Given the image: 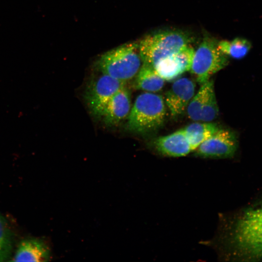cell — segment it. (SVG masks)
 I'll return each mask as SVG.
<instances>
[{
  "label": "cell",
  "instance_id": "1",
  "mask_svg": "<svg viewBox=\"0 0 262 262\" xmlns=\"http://www.w3.org/2000/svg\"><path fill=\"white\" fill-rule=\"evenodd\" d=\"M221 238L225 258L256 262L262 259V193L226 219Z\"/></svg>",
  "mask_w": 262,
  "mask_h": 262
},
{
  "label": "cell",
  "instance_id": "3",
  "mask_svg": "<svg viewBox=\"0 0 262 262\" xmlns=\"http://www.w3.org/2000/svg\"><path fill=\"white\" fill-rule=\"evenodd\" d=\"M193 41L190 33L180 29L164 30L148 34L139 43L142 64L153 67L160 60Z\"/></svg>",
  "mask_w": 262,
  "mask_h": 262
},
{
  "label": "cell",
  "instance_id": "14",
  "mask_svg": "<svg viewBox=\"0 0 262 262\" xmlns=\"http://www.w3.org/2000/svg\"><path fill=\"white\" fill-rule=\"evenodd\" d=\"M164 83V80L153 67L142 64L136 75L135 84L137 89L147 92L154 93L161 90Z\"/></svg>",
  "mask_w": 262,
  "mask_h": 262
},
{
  "label": "cell",
  "instance_id": "5",
  "mask_svg": "<svg viewBox=\"0 0 262 262\" xmlns=\"http://www.w3.org/2000/svg\"><path fill=\"white\" fill-rule=\"evenodd\" d=\"M218 42L215 38L205 35L195 50L190 71L201 84L229 63L228 56L220 50Z\"/></svg>",
  "mask_w": 262,
  "mask_h": 262
},
{
  "label": "cell",
  "instance_id": "2",
  "mask_svg": "<svg viewBox=\"0 0 262 262\" xmlns=\"http://www.w3.org/2000/svg\"><path fill=\"white\" fill-rule=\"evenodd\" d=\"M165 116V104L162 97L146 92L135 100L128 116L127 128L138 134L153 132L163 125Z\"/></svg>",
  "mask_w": 262,
  "mask_h": 262
},
{
  "label": "cell",
  "instance_id": "8",
  "mask_svg": "<svg viewBox=\"0 0 262 262\" xmlns=\"http://www.w3.org/2000/svg\"><path fill=\"white\" fill-rule=\"evenodd\" d=\"M195 50L191 44L157 62L153 67L164 80L170 81L183 73L190 71Z\"/></svg>",
  "mask_w": 262,
  "mask_h": 262
},
{
  "label": "cell",
  "instance_id": "16",
  "mask_svg": "<svg viewBox=\"0 0 262 262\" xmlns=\"http://www.w3.org/2000/svg\"><path fill=\"white\" fill-rule=\"evenodd\" d=\"M218 46L220 50L227 56L241 59L248 54L251 48V44L245 38L236 37L232 41H218Z\"/></svg>",
  "mask_w": 262,
  "mask_h": 262
},
{
  "label": "cell",
  "instance_id": "10",
  "mask_svg": "<svg viewBox=\"0 0 262 262\" xmlns=\"http://www.w3.org/2000/svg\"><path fill=\"white\" fill-rule=\"evenodd\" d=\"M131 109L130 94L125 86L110 99L101 117L107 125H116L128 117Z\"/></svg>",
  "mask_w": 262,
  "mask_h": 262
},
{
  "label": "cell",
  "instance_id": "12",
  "mask_svg": "<svg viewBox=\"0 0 262 262\" xmlns=\"http://www.w3.org/2000/svg\"><path fill=\"white\" fill-rule=\"evenodd\" d=\"M49 248L43 240L37 238H28L19 243L13 261L45 262L49 261Z\"/></svg>",
  "mask_w": 262,
  "mask_h": 262
},
{
  "label": "cell",
  "instance_id": "11",
  "mask_svg": "<svg viewBox=\"0 0 262 262\" xmlns=\"http://www.w3.org/2000/svg\"><path fill=\"white\" fill-rule=\"evenodd\" d=\"M154 146L159 153L168 157L185 156L192 151L183 129L157 138Z\"/></svg>",
  "mask_w": 262,
  "mask_h": 262
},
{
  "label": "cell",
  "instance_id": "18",
  "mask_svg": "<svg viewBox=\"0 0 262 262\" xmlns=\"http://www.w3.org/2000/svg\"><path fill=\"white\" fill-rule=\"evenodd\" d=\"M219 112L214 86L210 90L203 107L200 121L212 122L218 116Z\"/></svg>",
  "mask_w": 262,
  "mask_h": 262
},
{
  "label": "cell",
  "instance_id": "6",
  "mask_svg": "<svg viewBox=\"0 0 262 262\" xmlns=\"http://www.w3.org/2000/svg\"><path fill=\"white\" fill-rule=\"evenodd\" d=\"M125 83L102 73L92 81L85 93V102L92 114L101 117L109 101L117 91L125 87Z\"/></svg>",
  "mask_w": 262,
  "mask_h": 262
},
{
  "label": "cell",
  "instance_id": "13",
  "mask_svg": "<svg viewBox=\"0 0 262 262\" xmlns=\"http://www.w3.org/2000/svg\"><path fill=\"white\" fill-rule=\"evenodd\" d=\"M196 122L183 128L192 151L212 136L220 128L212 122Z\"/></svg>",
  "mask_w": 262,
  "mask_h": 262
},
{
  "label": "cell",
  "instance_id": "9",
  "mask_svg": "<svg viewBox=\"0 0 262 262\" xmlns=\"http://www.w3.org/2000/svg\"><path fill=\"white\" fill-rule=\"evenodd\" d=\"M195 83L187 78H181L174 82L165 98L171 116L177 117L184 112L195 95Z\"/></svg>",
  "mask_w": 262,
  "mask_h": 262
},
{
  "label": "cell",
  "instance_id": "4",
  "mask_svg": "<svg viewBox=\"0 0 262 262\" xmlns=\"http://www.w3.org/2000/svg\"><path fill=\"white\" fill-rule=\"evenodd\" d=\"M142 63L139 43L133 42L105 52L97 65L102 74L126 82L137 74Z\"/></svg>",
  "mask_w": 262,
  "mask_h": 262
},
{
  "label": "cell",
  "instance_id": "15",
  "mask_svg": "<svg viewBox=\"0 0 262 262\" xmlns=\"http://www.w3.org/2000/svg\"><path fill=\"white\" fill-rule=\"evenodd\" d=\"M214 86L213 81L201 84L198 92L194 95L186 109L189 118L195 121H200L203 107L211 88Z\"/></svg>",
  "mask_w": 262,
  "mask_h": 262
},
{
  "label": "cell",
  "instance_id": "7",
  "mask_svg": "<svg viewBox=\"0 0 262 262\" xmlns=\"http://www.w3.org/2000/svg\"><path fill=\"white\" fill-rule=\"evenodd\" d=\"M236 134L231 130L219 128L196 149V155L202 158H230L237 150Z\"/></svg>",
  "mask_w": 262,
  "mask_h": 262
},
{
  "label": "cell",
  "instance_id": "17",
  "mask_svg": "<svg viewBox=\"0 0 262 262\" xmlns=\"http://www.w3.org/2000/svg\"><path fill=\"white\" fill-rule=\"evenodd\" d=\"M13 247V235L5 218L0 213V262L10 258Z\"/></svg>",
  "mask_w": 262,
  "mask_h": 262
}]
</instances>
